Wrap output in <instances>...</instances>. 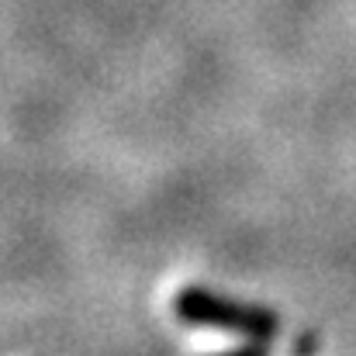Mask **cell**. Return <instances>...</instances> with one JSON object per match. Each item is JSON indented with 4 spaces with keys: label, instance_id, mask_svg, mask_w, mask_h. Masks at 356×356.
<instances>
[{
    "label": "cell",
    "instance_id": "obj_1",
    "mask_svg": "<svg viewBox=\"0 0 356 356\" xmlns=\"http://www.w3.org/2000/svg\"><path fill=\"white\" fill-rule=\"evenodd\" d=\"M238 356H256V353H238Z\"/></svg>",
    "mask_w": 356,
    "mask_h": 356
}]
</instances>
